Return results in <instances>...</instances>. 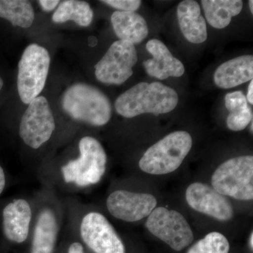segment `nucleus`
I'll return each instance as SVG.
<instances>
[{
	"instance_id": "obj_7",
	"label": "nucleus",
	"mask_w": 253,
	"mask_h": 253,
	"mask_svg": "<svg viewBox=\"0 0 253 253\" xmlns=\"http://www.w3.org/2000/svg\"><path fill=\"white\" fill-rule=\"evenodd\" d=\"M148 230L173 250L181 251L194 241V233L180 213L168 208H155L146 222Z\"/></svg>"
},
{
	"instance_id": "obj_26",
	"label": "nucleus",
	"mask_w": 253,
	"mask_h": 253,
	"mask_svg": "<svg viewBox=\"0 0 253 253\" xmlns=\"http://www.w3.org/2000/svg\"><path fill=\"white\" fill-rule=\"evenodd\" d=\"M68 253H84L83 246L79 243H74L70 246Z\"/></svg>"
},
{
	"instance_id": "obj_27",
	"label": "nucleus",
	"mask_w": 253,
	"mask_h": 253,
	"mask_svg": "<svg viewBox=\"0 0 253 253\" xmlns=\"http://www.w3.org/2000/svg\"><path fill=\"white\" fill-rule=\"evenodd\" d=\"M5 184H6V179H5L4 170L0 166V194L4 189Z\"/></svg>"
},
{
	"instance_id": "obj_28",
	"label": "nucleus",
	"mask_w": 253,
	"mask_h": 253,
	"mask_svg": "<svg viewBox=\"0 0 253 253\" xmlns=\"http://www.w3.org/2000/svg\"><path fill=\"white\" fill-rule=\"evenodd\" d=\"M253 80L251 81V83H250L249 86V90H248V94H247V101H249L251 104H253Z\"/></svg>"
},
{
	"instance_id": "obj_21",
	"label": "nucleus",
	"mask_w": 253,
	"mask_h": 253,
	"mask_svg": "<svg viewBox=\"0 0 253 253\" xmlns=\"http://www.w3.org/2000/svg\"><path fill=\"white\" fill-rule=\"evenodd\" d=\"M94 13L90 5L79 0H66L60 3L52 16L53 22L62 23L73 21L82 27L91 24Z\"/></svg>"
},
{
	"instance_id": "obj_29",
	"label": "nucleus",
	"mask_w": 253,
	"mask_h": 253,
	"mask_svg": "<svg viewBox=\"0 0 253 253\" xmlns=\"http://www.w3.org/2000/svg\"><path fill=\"white\" fill-rule=\"evenodd\" d=\"M249 244L250 246L251 247V249H253V232L251 233V235L250 236V240H249Z\"/></svg>"
},
{
	"instance_id": "obj_25",
	"label": "nucleus",
	"mask_w": 253,
	"mask_h": 253,
	"mask_svg": "<svg viewBox=\"0 0 253 253\" xmlns=\"http://www.w3.org/2000/svg\"><path fill=\"white\" fill-rule=\"evenodd\" d=\"M38 2H39L42 9L45 11H52L60 4V1H58V0H55V1H52V0H41V1H38Z\"/></svg>"
},
{
	"instance_id": "obj_1",
	"label": "nucleus",
	"mask_w": 253,
	"mask_h": 253,
	"mask_svg": "<svg viewBox=\"0 0 253 253\" xmlns=\"http://www.w3.org/2000/svg\"><path fill=\"white\" fill-rule=\"evenodd\" d=\"M177 93L158 82L139 83L120 95L115 108L123 117L131 118L153 113L155 116L171 112L177 106Z\"/></svg>"
},
{
	"instance_id": "obj_10",
	"label": "nucleus",
	"mask_w": 253,
	"mask_h": 253,
	"mask_svg": "<svg viewBox=\"0 0 253 253\" xmlns=\"http://www.w3.org/2000/svg\"><path fill=\"white\" fill-rule=\"evenodd\" d=\"M81 236L95 253H126L124 244L103 214L90 212L83 218Z\"/></svg>"
},
{
	"instance_id": "obj_18",
	"label": "nucleus",
	"mask_w": 253,
	"mask_h": 253,
	"mask_svg": "<svg viewBox=\"0 0 253 253\" xmlns=\"http://www.w3.org/2000/svg\"><path fill=\"white\" fill-rule=\"evenodd\" d=\"M58 234L57 222L52 211L40 214L35 229L31 253H53Z\"/></svg>"
},
{
	"instance_id": "obj_14",
	"label": "nucleus",
	"mask_w": 253,
	"mask_h": 253,
	"mask_svg": "<svg viewBox=\"0 0 253 253\" xmlns=\"http://www.w3.org/2000/svg\"><path fill=\"white\" fill-rule=\"evenodd\" d=\"M31 217V207L25 200H16L8 204L3 211V227L6 237L18 244L26 241Z\"/></svg>"
},
{
	"instance_id": "obj_24",
	"label": "nucleus",
	"mask_w": 253,
	"mask_h": 253,
	"mask_svg": "<svg viewBox=\"0 0 253 253\" xmlns=\"http://www.w3.org/2000/svg\"><path fill=\"white\" fill-rule=\"evenodd\" d=\"M101 2L108 4L120 11H134L139 9L141 1L139 0H104Z\"/></svg>"
},
{
	"instance_id": "obj_2",
	"label": "nucleus",
	"mask_w": 253,
	"mask_h": 253,
	"mask_svg": "<svg viewBox=\"0 0 253 253\" xmlns=\"http://www.w3.org/2000/svg\"><path fill=\"white\" fill-rule=\"evenodd\" d=\"M61 106L73 119L94 126L107 124L112 113L111 101L106 94L86 83L69 86L63 93Z\"/></svg>"
},
{
	"instance_id": "obj_12",
	"label": "nucleus",
	"mask_w": 253,
	"mask_h": 253,
	"mask_svg": "<svg viewBox=\"0 0 253 253\" xmlns=\"http://www.w3.org/2000/svg\"><path fill=\"white\" fill-rule=\"evenodd\" d=\"M190 207L219 221H228L234 216V208L225 196L201 182L190 184L186 191Z\"/></svg>"
},
{
	"instance_id": "obj_31",
	"label": "nucleus",
	"mask_w": 253,
	"mask_h": 253,
	"mask_svg": "<svg viewBox=\"0 0 253 253\" xmlns=\"http://www.w3.org/2000/svg\"><path fill=\"white\" fill-rule=\"evenodd\" d=\"M3 85H4V81H3V80L0 78V91L2 89Z\"/></svg>"
},
{
	"instance_id": "obj_30",
	"label": "nucleus",
	"mask_w": 253,
	"mask_h": 253,
	"mask_svg": "<svg viewBox=\"0 0 253 253\" xmlns=\"http://www.w3.org/2000/svg\"><path fill=\"white\" fill-rule=\"evenodd\" d=\"M249 5H250V9H251V13H253V1H249Z\"/></svg>"
},
{
	"instance_id": "obj_4",
	"label": "nucleus",
	"mask_w": 253,
	"mask_h": 253,
	"mask_svg": "<svg viewBox=\"0 0 253 253\" xmlns=\"http://www.w3.org/2000/svg\"><path fill=\"white\" fill-rule=\"evenodd\" d=\"M211 184L223 196L241 201L253 200V156H239L223 163L213 173Z\"/></svg>"
},
{
	"instance_id": "obj_22",
	"label": "nucleus",
	"mask_w": 253,
	"mask_h": 253,
	"mask_svg": "<svg viewBox=\"0 0 253 253\" xmlns=\"http://www.w3.org/2000/svg\"><path fill=\"white\" fill-rule=\"evenodd\" d=\"M0 18L7 20L14 26L29 28L34 21V9L26 0H0Z\"/></svg>"
},
{
	"instance_id": "obj_15",
	"label": "nucleus",
	"mask_w": 253,
	"mask_h": 253,
	"mask_svg": "<svg viewBox=\"0 0 253 253\" xmlns=\"http://www.w3.org/2000/svg\"><path fill=\"white\" fill-rule=\"evenodd\" d=\"M177 18L181 33L190 42L201 44L207 40L206 20L201 15V8L197 1H181L177 6Z\"/></svg>"
},
{
	"instance_id": "obj_20",
	"label": "nucleus",
	"mask_w": 253,
	"mask_h": 253,
	"mask_svg": "<svg viewBox=\"0 0 253 253\" xmlns=\"http://www.w3.org/2000/svg\"><path fill=\"white\" fill-rule=\"evenodd\" d=\"M225 106L229 112L226 126L231 130H243L252 122L253 111L242 91H234L226 94Z\"/></svg>"
},
{
	"instance_id": "obj_5",
	"label": "nucleus",
	"mask_w": 253,
	"mask_h": 253,
	"mask_svg": "<svg viewBox=\"0 0 253 253\" xmlns=\"http://www.w3.org/2000/svg\"><path fill=\"white\" fill-rule=\"evenodd\" d=\"M51 59L45 48L31 44L26 48L18 63L17 88L20 99L29 104L45 86Z\"/></svg>"
},
{
	"instance_id": "obj_32",
	"label": "nucleus",
	"mask_w": 253,
	"mask_h": 253,
	"mask_svg": "<svg viewBox=\"0 0 253 253\" xmlns=\"http://www.w3.org/2000/svg\"><path fill=\"white\" fill-rule=\"evenodd\" d=\"M250 129H251V132H253V122H251V128H250Z\"/></svg>"
},
{
	"instance_id": "obj_9",
	"label": "nucleus",
	"mask_w": 253,
	"mask_h": 253,
	"mask_svg": "<svg viewBox=\"0 0 253 253\" xmlns=\"http://www.w3.org/2000/svg\"><path fill=\"white\" fill-rule=\"evenodd\" d=\"M56 125L52 111L44 96L31 101L23 113L19 134L30 147L37 149L46 142L54 132Z\"/></svg>"
},
{
	"instance_id": "obj_16",
	"label": "nucleus",
	"mask_w": 253,
	"mask_h": 253,
	"mask_svg": "<svg viewBox=\"0 0 253 253\" xmlns=\"http://www.w3.org/2000/svg\"><path fill=\"white\" fill-rule=\"evenodd\" d=\"M253 56L244 55L222 63L214 72V81L221 89H231L252 81Z\"/></svg>"
},
{
	"instance_id": "obj_8",
	"label": "nucleus",
	"mask_w": 253,
	"mask_h": 253,
	"mask_svg": "<svg viewBox=\"0 0 253 253\" xmlns=\"http://www.w3.org/2000/svg\"><path fill=\"white\" fill-rule=\"evenodd\" d=\"M137 60L134 44L123 41L115 42L95 66V76L104 84H123L132 76V68Z\"/></svg>"
},
{
	"instance_id": "obj_19",
	"label": "nucleus",
	"mask_w": 253,
	"mask_h": 253,
	"mask_svg": "<svg viewBox=\"0 0 253 253\" xmlns=\"http://www.w3.org/2000/svg\"><path fill=\"white\" fill-rule=\"evenodd\" d=\"M201 3L208 23L217 29L229 26L243 9L241 0H203Z\"/></svg>"
},
{
	"instance_id": "obj_3",
	"label": "nucleus",
	"mask_w": 253,
	"mask_h": 253,
	"mask_svg": "<svg viewBox=\"0 0 253 253\" xmlns=\"http://www.w3.org/2000/svg\"><path fill=\"white\" fill-rule=\"evenodd\" d=\"M189 132L176 131L151 146L139 161L143 172L155 175L169 174L179 168L192 147Z\"/></svg>"
},
{
	"instance_id": "obj_11",
	"label": "nucleus",
	"mask_w": 253,
	"mask_h": 253,
	"mask_svg": "<svg viewBox=\"0 0 253 253\" xmlns=\"http://www.w3.org/2000/svg\"><path fill=\"white\" fill-rule=\"evenodd\" d=\"M106 205L113 217L134 222L148 217L157 206V201L151 194L118 190L110 195Z\"/></svg>"
},
{
	"instance_id": "obj_17",
	"label": "nucleus",
	"mask_w": 253,
	"mask_h": 253,
	"mask_svg": "<svg viewBox=\"0 0 253 253\" xmlns=\"http://www.w3.org/2000/svg\"><path fill=\"white\" fill-rule=\"evenodd\" d=\"M111 21L119 41L128 42L134 45L140 44L149 34L147 23L137 13L116 11L113 13Z\"/></svg>"
},
{
	"instance_id": "obj_23",
	"label": "nucleus",
	"mask_w": 253,
	"mask_h": 253,
	"mask_svg": "<svg viewBox=\"0 0 253 253\" xmlns=\"http://www.w3.org/2000/svg\"><path fill=\"white\" fill-rule=\"evenodd\" d=\"M227 239L219 232H211L190 248L187 253H229Z\"/></svg>"
},
{
	"instance_id": "obj_6",
	"label": "nucleus",
	"mask_w": 253,
	"mask_h": 253,
	"mask_svg": "<svg viewBox=\"0 0 253 253\" xmlns=\"http://www.w3.org/2000/svg\"><path fill=\"white\" fill-rule=\"evenodd\" d=\"M81 156L62 168L66 182L86 186L99 182L106 171L107 156L99 141L85 136L79 143Z\"/></svg>"
},
{
	"instance_id": "obj_13",
	"label": "nucleus",
	"mask_w": 253,
	"mask_h": 253,
	"mask_svg": "<svg viewBox=\"0 0 253 253\" xmlns=\"http://www.w3.org/2000/svg\"><path fill=\"white\" fill-rule=\"evenodd\" d=\"M146 49L153 59L144 61L146 72L151 77L166 80L169 77H181L185 71L183 63L172 56L166 44L157 39L148 42Z\"/></svg>"
}]
</instances>
